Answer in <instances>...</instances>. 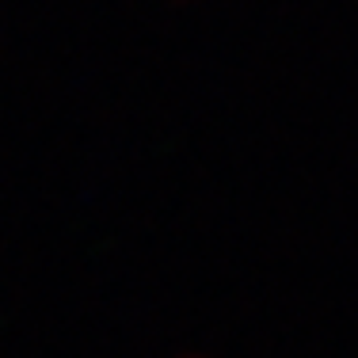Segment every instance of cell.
<instances>
[{"label": "cell", "instance_id": "1", "mask_svg": "<svg viewBox=\"0 0 358 358\" xmlns=\"http://www.w3.org/2000/svg\"><path fill=\"white\" fill-rule=\"evenodd\" d=\"M172 4H194V0H172Z\"/></svg>", "mask_w": 358, "mask_h": 358}]
</instances>
